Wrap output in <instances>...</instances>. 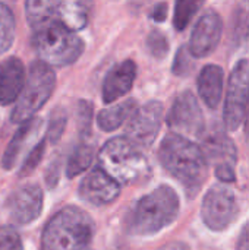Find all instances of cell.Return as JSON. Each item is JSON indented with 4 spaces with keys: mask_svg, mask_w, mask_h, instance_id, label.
Masks as SVG:
<instances>
[{
    "mask_svg": "<svg viewBox=\"0 0 249 250\" xmlns=\"http://www.w3.org/2000/svg\"><path fill=\"white\" fill-rule=\"evenodd\" d=\"M9 218L16 226H26L35 221L43 211V190L37 185H26L15 192L6 201Z\"/></svg>",
    "mask_w": 249,
    "mask_h": 250,
    "instance_id": "cell-11",
    "label": "cell"
},
{
    "mask_svg": "<svg viewBox=\"0 0 249 250\" xmlns=\"http://www.w3.org/2000/svg\"><path fill=\"white\" fill-rule=\"evenodd\" d=\"M94 148L92 145L88 144H81L78 145L73 152L70 154L69 160H68V166H66V174L69 179H73L76 176H79L81 173H84L94 160Z\"/></svg>",
    "mask_w": 249,
    "mask_h": 250,
    "instance_id": "cell-22",
    "label": "cell"
},
{
    "mask_svg": "<svg viewBox=\"0 0 249 250\" xmlns=\"http://www.w3.org/2000/svg\"><path fill=\"white\" fill-rule=\"evenodd\" d=\"M45 141H47V139L40 141V142L31 149L29 155L26 157V160H25V163H23V166H22V168H21V171H19L21 177H25V176L31 174V173L37 168V166L40 164V161L43 160V155H44Z\"/></svg>",
    "mask_w": 249,
    "mask_h": 250,
    "instance_id": "cell-29",
    "label": "cell"
},
{
    "mask_svg": "<svg viewBox=\"0 0 249 250\" xmlns=\"http://www.w3.org/2000/svg\"><path fill=\"white\" fill-rule=\"evenodd\" d=\"M223 34V21L216 10L205 12L195 23L189 41V53L194 57H205L211 54Z\"/></svg>",
    "mask_w": 249,
    "mask_h": 250,
    "instance_id": "cell-12",
    "label": "cell"
},
{
    "mask_svg": "<svg viewBox=\"0 0 249 250\" xmlns=\"http://www.w3.org/2000/svg\"><path fill=\"white\" fill-rule=\"evenodd\" d=\"M32 47L41 62L51 67H62L79 59L84 41L60 22L51 21L34 29Z\"/></svg>",
    "mask_w": 249,
    "mask_h": 250,
    "instance_id": "cell-5",
    "label": "cell"
},
{
    "mask_svg": "<svg viewBox=\"0 0 249 250\" xmlns=\"http://www.w3.org/2000/svg\"><path fill=\"white\" fill-rule=\"evenodd\" d=\"M94 231V221L85 211L66 207L47 223L41 236V250H87Z\"/></svg>",
    "mask_w": 249,
    "mask_h": 250,
    "instance_id": "cell-3",
    "label": "cell"
},
{
    "mask_svg": "<svg viewBox=\"0 0 249 250\" xmlns=\"http://www.w3.org/2000/svg\"><path fill=\"white\" fill-rule=\"evenodd\" d=\"M54 21L60 22L69 31L75 32L85 28L88 21V6L82 1H57Z\"/></svg>",
    "mask_w": 249,
    "mask_h": 250,
    "instance_id": "cell-19",
    "label": "cell"
},
{
    "mask_svg": "<svg viewBox=\"0 0 249 250\" xmlns=\"http://www.w3.org/2000/svg\"><path fill=\"white\" fill-rule=\"evenodd\" d=\"M151 19L157 22H163L167 16V4L166 3H158L153 10H151Z\"/></svg>",
    "mask_w": 249,
    "mask_h": 250,
    "instance_id": "cell-33",
    "label": "cell"
},
{
    "mask_svg": "<svg viewBox=\"0 0 249 250\" xmlns=\"http://www.w3.org/2000/svg\"><path fill=\"white\" fill-rule=\"evenodd\" d=\"M203 151L208 161H213L217 166H232L236 163V146L233 141L222 132H211L204 138Z\"/></svg>",
    "mask_w": 249,
    "mask_h": 250,
    "instance_id": "cell-18",
    "label": "cell"
},
{
    "mask_svg": "<svg viewBox=\"0 0 249 250\" xmlns=\"http://www.w3.org/2000/svg\"><path fill=\"white\" fill-rule=\"evenodd\" d=\"M92 116H94V107L92 103L87 100H81L78 103V110H76V123H78V130L81 136H88L91 132V125H92Z\"/></svg>",
    "mask_w": 249,
    "mask_h": 250,
    "instance_id": "cell-26",
    "label": "cell"
},
{
    "mask_svg": "<svg viewBox=\"0 0 249 250\" xmlns=\"http://www.w3.org/2000/svg\"><path fill=\"white\" fill-rule=\"evenodd\" d=\"M161 166L178 179L188 195H195L208 176V160L201 146L178 133H169L160 144Z\"/></svg>",
    "mask_w": 249,
    "mask_h": 250,
    "instance_id": "cell-1",
    "label": "cell"
},
{
    "mask_svg": "<svg viewBox=\"0 0 249 250\" xmlns=\"http://www.w3.org/2000/svg\"><path fill=\"white\" fill-rule=\"evenodd\" d=\"M23 63L18 57H9L0 63V105L18 101L25 86Z\"/></svg>",
    "mask_w": 249,
    "mask_h": 250,
    "instance_id": "cell-15",
    "label": "cell"
},
{
    "mask_svg": "<svg viewBox=\"0 0 249 250\" xmlns=\"http://www.w3.org/2000/svg\"><path fill=\"white\" fill-rule=\"evenodd\" d=\"M79 195L88 204L103 207L112 204L120 195V185L100 167H95L82 179Z\"/></svg>",
    "mask_w": 249,
    "mask_h": 250,
    "instance_id": "cell-13",
    "label": "cell"
},
{
    "mask_svg": "<svg viewBox=\"0 0 249 250\" xmlns=\"http://www.w3.org/2000/svg\"><path fill=\"white\" fill-rule=\"evenodd\" d=\"M203 6L201 1H192V0H182L178 1L175 6V18L173 23L175 28L182 31L188 26V23L192 21V18L197 15L198 9Z\"/></svg>",
    "mask_w": 249,
    "mask_h": 250,
    "instance_id": "cell-24",
    "label": "cell"
},
{
    "mask_svg": "<svg viewBox=\"0 0 249 250\" xmlns=\"http://www.w3.org/2000/svg\"><path fill=\"white\" fill-rule=\"evenodd\" d=\"M66 123H68V113L63 107H56L51 114H50V120H48V126H47V139L51 144H57L66 129Z\"/></svg>",
    "mask_w": 249,
    "mask_h": 250,
    "instance_id": "cell-25",
    "label": "cell"
},
{
    "mask_svg": "<svg viewBox=\"0 0 249 250\" xmlns=\"http://www.w3.org/2000/svg\"><path fill=\"white\" fill-rule=\"evenodd\" d=\"M57 1L50 0H28L25 3V15L29 26L34 29L54 21V10Z\"/></svg>",
    "mask_w": 249,
    "mask_h": 250,
    "instance_id": "cell-21",
    "label": "cell"
},
{
    "mask_svg": "<svg viewBox=\"0 0 249 250\" xmlns=\"http://www.w3.org/2000/svg\"><path fill=\"white\" fill-rule=\"evenodd\" d=\"M0 250H22V240L10 226H0Z\"/></svg>",
    "mask_w": 249,
    "mask_h": 250,
    "instance_id": "cell-30",
    "label": "cell"
},
{
    "mask_svg": "<svg viewBox=\"0 0 249 250\" xmlns=\"http://www.w3.org/2000/svg\"><path fill=\"white\" fill-rule=\"evenodd\" d=\"M157 250H191L189 246L186 243H182V242H172V243H167L164 246H161L160 249Z\"/></svg>",
    "mask_w": 249,
    "mask_h": 250,
    "instance_id": "cell-35",
    "label": "cell"
},
{
    "mask_svg": "<svg viewBox=\"0 0 249 250\" xmlns=\"http://www.w3.org/2000/svg\"><path fill=\"white\" fill-rule=\"evenodd\" d=\"M136 76V64L134 60L128 59L114 64L107 73L103 83V101L110 104L125 94H128L134 85Z\"/></svg>",
    "mask_w": 249,
    "mask_h": 250,
    "instance_id": "cell-14",
    "label": "cell"
},
{
    "mask_svg": "<svg viewBox=\"0 0 249 250\" xmlns=\"http://www.w3.org/2000/svg\"><path fill=\"white\" fill-rule=\"evenodd\" d=\"M136 110H138V105L135 100L131 98V100L122 101L117 105L101 110L97 116V125L104 132L116 130L125 122H129Z\"/></svg>",
    "mask_w": 249,
    "mask_h": 250,
    "instance_id": "cell-20",
    "label": "cell"
},
{
    "mask_svg": "<svg viewBox=\"0 0 249 250\" xmlns=\"http://www.w3.org/2000/svg\"><path fill=\"white\" fill-rule=\"evenodd\" d=\"M16 22L13 12L4 3H0V54L7 51L15 40Z\"/></svg>",
    "mask_w": 249,
    "mask_h": 250,
    "instance_id": "cell-23",
    "label": "cell"
},
{
    "mask_svg": "<svg viewBox=\"0 0 249 250\" xmlns=\"http://www.w3.org/2000/svg\"><path fill=\"white\" fill-rule=\"evenodd\" d=\"M216 176L225 183H233L236 180L235 167H232V166H217L216 167Z\"/></svg>",
    "mask_w": 249,
    "mask_h": 250,
    "instance_id": "cell-32",
    "label": "cell"
},
{
    "mask_svg": "<svg viewBox=\"0 0 249 250\" xmlns=\"http://www.w3.org/2000/svg\"><path fill=\"white\" fill-rule=\"evenodd\" d=\"M98 167L119 185L138 183L150 173V161L142 148L125 138H113L98 152Z\"/></svg>",
    "mask_w": 249,
    "mask_h": 250,
    "instance_id": "cell-4",
    "label": "cell"
},
{
    "mask_svg": "<svg viewBox=\"0 0 249 250\" xmlns=\"http://www.w3.org/2000/svg\"><path fill=\"white\" fill-rule=\"evenodd\" d=\"M179 196L170 186H158L139 198L126 212L123 226L131 236H153L170 226L179 215Z\"/></svg>",
    "mask_w": 249,
    "mask_h": 250,
    "instance_id": "cell-2",
    "label": "cell"
},
{
    "mask_svg": "<svg viewBox=\"0 0 249 250\" xmlns=\"http://www.w3.org/2000/svg\"><path fill=\"white\" fill-rule=\"evenodd\" d=\"M232 35L236 42L249 37V12L244 9H238L233 15Z\"/></svg>",
    "mask_w": 249,
    "mask_h": 250,
    "instance_id": "cell-27",
    "label": "cell"
},
{
    "mask_svg": "<svg viewBox=\"0 0 249 250\" xmlns=\"http://www.w3.org/2000/svg\"><path fill=\"white\" fill-rule=\"evenodd\" d=\"M163 113L164 108L160 101H150L138 108L126 123V138L141 148L150 146L160 132Z\"/></svg>",
    "mask_w": 249,
    "mask_h": 250,
    "instance_id": "cell-10",
    "label": "cell"
},
{
    "mask_svg": "<svg viewBox=\"0 0 249 250\" xmlns=\"http://www.w3.org/2000/svg\"><path fill=\"white\" fill-rule=\"evenodd\" d=\"M225 73L217 64H207L198 75V92L203 101L210 107L216 108L223 95Z\"/></svg>",
    "mask_w": 249,
    "mask_h": 250,
    "instance_id": "cell-17",
    "label": "cell"
},
{
    "mask_svg": "<svg viewBox=\"0 0 249 250\" xmlns=\"http://www.w3.org/2000/svg\"><path fill=\"white\" fill-rule=\"evenodd\" d=\"M201 215L208 229L214 231L227 229L238 215L235 195L225 186H213L204 196Z\"/></svg>",
    "mask_w": 249,
    "mask_h": 250,
    "instance_id": "cell-8",
    "label": "cell"
},
{
    "mask_svg": "<svg viewBox=\"0 0 249 250\" xmlns=\"http://www.w3.org/2000/svg\"><path fill=\"white\" fill-rule=\"evenodd\" d=\"M236 249L249 250V223L242 229V231H241V236H239L238 243H236Z\"/></svg>",
    "mask_w": 249,
    "mask_h": 250,
    "instance_id": "cell-34",
    "label": "cell"
},
{
    "mask_svg": "<svg viewBox=\"0 0 249 250\" xmlns=\"http://www.w3.org/2000/svg\"><path fill=\"white\" fill-rule=\"evenodd\" d=\"M167 123L170 129L178 132V135L183 133L198 138L204 135L205 130L204 114L197 97L191 91H185L176 97L169 111Z\"/></svg>",
    "mask_w": 249,
    "mask_h": 250,
    "instance_id": "cell-9",
    "label": "cell"
},
{
    "mask_svg": "<svg viewBox=\"0 0 249 250\" xmlns=\"http://www.w3.org/2000/svg\"><path fill=\"white\" fill-rule=\"evenodd\" d=\"M56 86V73L51 66L41 60H35L26 76L25 86L12 111L13 123H25L34 119V114L48 101Z\"/></svg>",
    "mask_w": 249,
    "mask_h": 250,
    "instance_id": "cell-6",
    "label": "cell"
},
{
    "mask_svg": "<svg viewBox=\"0 0 249 250\" xmlns=\"http://www.w3.org/2000/svg\"><path fill=\"white\" fill-rule=\"evenodd\" d=\"M192 54L189 53V48L186 47H182L176 57H175V62H173V72L175 75H179V76H185L191 72L192 69Z\"/></svg>",
    "mask_w": 249,
    "mask_h": 250,
    "instance_id": "cell-31",
    "label": "cell"
},
{
    "mask_svg": "<svg viewBox=\"0 0 249 250\" xmlns=\"http://www.w3.org/2000/svg\"><path fill=\"white\" fill-rule=\"evenodd\" d=\"M41 126H43V120L38 117H34L21 125V127L15 133V136L12 138L9 146L6 148L3 154L1 166L4 170H12L18 164V160L22 157L25 149L37 139L41 130Z\"/></svg>",
    "mask_w": 249,
    "mask_h": 250,
    "instance_id": "cell-16",
    "label": "cell"
},
{
    "mask_svg": "<svg viewBox=\"0 0 249 250\" xmlns=\"http://www.w3.org/2000/svg\"><path fill=\"white\" fill-rule=\"evenodd\" d=\"M147 47L151 56H154L156 59H161L169 51V41L163 32L153 31L147 38Z\"/></svg>",
    "mask_w": 249,
    "mask_h": 250,
    "instance_id": "cell-28",
    "label": "cell"
},
{
    "mask_svg": "<svg viewBox=\"0 0 249 250\" xmlns=\"http://www.w3.org/2000/svg\"><path fill=\"white\" fill-rule=\"evenodd\" d=\"M249 100V62L241 60L235 64L226 91L225 101V126L227 130H236L247 113V104Z\"/></svg>",
    "mask_w": 249,
    "mask_h": 250,
    "instance_id": "cell-7",
    "label": "cell"
}]
</instances>
